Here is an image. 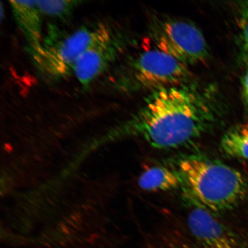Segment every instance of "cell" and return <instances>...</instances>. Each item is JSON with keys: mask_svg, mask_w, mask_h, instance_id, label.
Listing matches in <instances>:
<instances>
[{"mask_svg": "<svg viewBox=\"0 0 248 248\" xmlns=\"http://www.w3.org/2000/svg\"><path fill=\"white\" fill-rule=\"evenodd\" d=\"M222 111L215 89L192 82L151 92L122 129L154 148H179L215 128Z\"/></svg>", "mask_w": 248, "mask_h": 248, "instance_id": "1", "label": "cell"}, {"mask_svg": "<svg viewBox=\"0 0 248 248\" xmlns=\"http://www.w3.org/2000/svg\"><path fill=\"white\" fill-rule=\"evenodd\" d=\"M179 172L189 197L198 207L214 213L233 209L248 194L242 173L224 163L188 158L179 164Z\"/></svg>", "mask_w": 248, "mask_h": 248, "instance_id": "2", "label": "cell"}, {"mask_svg": "<svg viewBox=\"0 0 248 248\" xmlns=\"http://www.w3.org/2000/svg\"><path fill=\"white\" fill-rule=\"evenodd\" d=\"M188 66L156 48L141 52L117 69L111 86L120 92H153L193 82Z\"/></svg>", "mask_w": 248, "mask_h": 248, "instance_id": "3", "label": "cell"}, {"mask_svg": "<svg viewBox=\"0 0 248 248\" xmlns=\"http://www.w3.org/2000/svg\"><path fill=\"white\" fill-rule=\"evenodd\" d=\"M114 29L106 23L83 26L73 32L59 37L55 27L49 29L38 50L29 54L34 66L43 78L58 82L73 74L74 67L81 56L95 42Z\"/></svg>", "mask_w": 248, "mask_h": 248, "instance_id": "4", "label": "cell"}, {"mask_svg": "<svg viewBox=\"0 0 248 248\" xmlns=\"http://www.w3.org/2000/svg\"><path fill=\"white\" fill-rule=\"evenodd\" d=\"M150 37L156 48L188 65L202 63L209 56L201 31L189 21L167 18L152 24Z\"/></svg>", "mask_w": 248, "mask_h": 248, "instance_id": "5", "label": "cell"}, {"mask_svg": "<svg viewBox=\"0 0 248 248\" xmlns=\"http://www.w3.org/2000/svg\"><path fill=\"white\" fill-rule=\"evenodd\" d=\"M126 46L122 32L114 30L104 38L93 44L74 67L73 75L85 91L115 63Z\"/></svg>", "mask_w": 248, "mask_h": 248, "instance_id": "6", "label": "cell"}, {"mask_svg": "<svg viewBox=\"0 0 248 248\" xmlns=\"http://www.w3.org/2000/svg\"><path fill=\"white\" fill-rule=\"evenodd\" d=\"M187 226L190 237L202 248H243L236 232L200 207L189 214Z\"/></svg>", "mask_w": 248, "mask_h": 248, "instance_id": "7", "label": "cell"}, {"mask_svg": "<svg viewBox=\"0 0 248 248\" xmlns=\"http://www.w3.org/2000/svg\"><path fill=\"white\" fill-rule=\"evenodd\" d=\"M15 22L27 43L29 54L41 47L43 37V18L44 16L38 1H10L9 2Z\"/></svg>", "mask_w": 248, "mask_h": 248, "instance_id": "8", "label": "cell"}, {"mask_svg": "<svg viewBox=\"0 0 248 248\" xmlns=\"http://www.w3.org/2000/svg\"><path fill=\"white\" fill-rule=\"evenodd\" d=\"M182 184L179 172L164 167H151L142 172L138 179L139 187L150 192L172 190Z\"/></svg>", "mask_w": 248, "mask_h": 248, "instance_id": "9", "label": "cell"}, {"mask_svg": "<svg viewBox=\"0 0 248 248\" xmlns=\"http://www.w3.org/2000/svg\"><path fill=\"white\" fill-rule=\"evenodd\" d=\"M220 149L226 156L248 160V124L235 126L223 136Z\"/></svg>", "mask_w": 248, "mask_h": 248, "instance_id": "10", "label": "cell"}, {"mask_svg": "<svg viewBox=\"0 0 248 248\" xmlns=\"http://www.w3.org/2000/svg\"><path fill=\"white\" fill-rule=\"evenodd\" d=\"M84 1L78 0H46L38 1L39 7L44 16L65 20L69 18Z\"/></svg>", "mask_w": 248, "mask_h": 248, "instance_id": "11", "label": "cell"}, {"mask_svg": "<svg viewBox=\"0 0 248 248\" xmlns=\"http://www.w3.org/2000/svg\"><path fill=\"white\" fill-rule=\"evenodd\" d=\"M147 248H202L190 237L170 233L162 235L153 242Z\"/></svg>", "mask_w": 248, "mask_h": 248, "instance_id": "12", "label": "cell"}, {"mask_svg": "<svg viewBox=\"0 0 248 248\" xmlns=\"http://www.w3.org/2000/svg\"><path fill=\"white\" fill-rule=\"evenodd\" d=\"M237 23L242 54L248 63V1L242 2L238 8Z\"/></svg>", "mask_w": 248, "mask_h": 248, "instance_id": "13", "label": "cell"}, {"mask_svg": "<svg viewBox=\"0 0 248 248\" xmlns=\"http://www.w3.org/2000/svg\"><path fill=\"white\" fill-rule=\"evenodd\" d=\"M242 89H243V95L245 104L248 107V63L247 69L242 81Z\"/></svg>", "mask_w": 248, "mask_h": 248, "instance_id": "14", "label": "cell"}]
</instances>
